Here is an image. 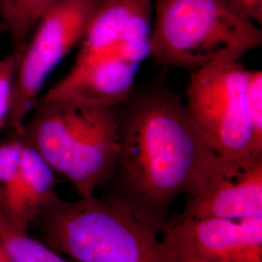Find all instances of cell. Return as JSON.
Wrapping results in <instances>:
<instances>
[{
  "label": "cell",
  "mask_w": 262,
  "mask_h": 262,
  "mask_svg": "<svg viewBox=\"0 0 262 262\" xmlns=\"http://www.w3.org/2000/svg\"><path fill=\"white\" fill-rule=\"evenodd\" d=\"M2 32H5V28H4L2 23H1V20H0V33H2Z\"/></svg>",
  "instance_id": "obj_18"
},
{
  "label": "cell",
  "mask_w": 262,
  "mask_h": 262,
  "mask_svg": "<svg viewBox=\"0 0 262 262\" xmlns=\"http://www.w3.org/2000/svg\"><path fill=\"white\" fill-rule=\"evenodd\" d=\"M262 217V159L235 163L223 159L220 167L184 210L167 224L203 219L248 220ZM166 224V225H167Z\"/></svg>",
  "instance_id": "obj_9"
},
{
  "label": "cell",
  "mask_w": 262,
  "mask_h": 262,
  "mask_svg": "<svg viewBox=\"0 0 262 262\" xmlns=\"http://www.w3.org/2000/svg\"><path fill=\"white\" fill-rule=\"evenodd\" d=\"M232 8L245 19L262 25V0H228Z\"/></svg>",
  "instance_id": "obj_16"
},
{
  "label": "cell",
  "mask_w": 262,
  "mask_h": 262,
  "mask_svg": "<svg viewBox=\"0 0 262 262\" xmlns=\"http://www.w3.org/2000/svg\"><path fill=\"white\" fill-rule=\"evenodd\" d=\"M150 56L189 73L221 59L240 60L262 46L260 28L228 0H157Z\"/></svg>",
  "instance_id": "obj_5"
},
{
  "label": "cell",
  "mask_w": 262,
  "mask_h": 262,
  "mask_svg": "<svg viewBox=\"0 0 262 262\" xmlns=\"http://www.w3.org/2000/svg\"><path fill=\"white\" fill-rule=\"evenodd\" d=\"M99 0H60L41 17L18 59L7 124L19 136L48 77L81 42Z\"/></svg>",
  "instance_id": "obj_7"
},
{
  "label": "cell",
  "mask_w": 262,
  "mask_h": 262,
  "mask_svg": "<svg viewBox=\"0 0 262 262\" xmlns=\"http://www.w3.org/2000/svg\"><path fill=\"white\" fill-rule=\"evenodd\" d=\"M151 0H99L75 63L43 97L119 105L150 56Z\"/></svg>",
  "instance_id": "obj_2"
},
{
  "label": "cell",
  "mask_w": 262,
  "mask_h": 262,
  "mask_svg": "<svg viewBox=\"0 0 262 262\" xmlns=\"http://www.w3.org/2000/svg\"><path fill=\"white\" fill-rule=\"evenodd\" d=\"M35 224L44 243L78 262H170L158 232L129 211L92 197H55Z\"/></svg>",
  "instance_id": "obj_4"
},
{
  "label": "cell",
  "mask_w": 262,
  "mask_h": 262,
  "mask_svg": "<svg viewBox=\"0 0 262 262\" xmlns=\"http://www.w3.org/2000/svg\"><path fill=\"white\" fill-rule=\"evenodd\" d=\"M245 73L238 59H221L201 67L190 73L185 103L216 155L235 163L262 159L247 111Z\"/></svg>",
  "instance_id": "obj_6"
},
{
  "label": "cell",
  "mask_w": 262,
  "mask_h": 262,
  "mask_svg": "<svg viewBox=\"0 0 262 262\" xmlns=\"http://www.w3.org/2000/svg\"><path fill=\"white\" fill-rule=\"evenodd\" d=\"M70 181L80 197L112 177L120 150L119 105L42 99L19 135Z\"/></svg>",
  "instance_id": "obj_3"
},
{
  "label": "cell",
  "mask_w": 262,
  "mask_h": 262,
  "mask_svg": "<svg viewBox=\"0 0 262 262\" xmlns=\"http://www.w3.org/2000/svg\"><path fill=\"white\" fill-rule=\"evenodd\" d=\"M0 262H13L1 245H0Z\"/></svg>",
  "instance_id": "obj_17"
},
{
  "label": "cell",
  "mask_w": 262,
  "mask_h": 262,
  "mask_svg": "<svg viewBox=\"0 0 262 262\" xmlns=\"http://www.w3.org/2000/svg\"><path fill=\"white\" fill-rule=\"evenodd\" d=\"M162 232L170 262H262V217L185 221Z\"/></svg>",
  "instance_id": "obj_8"
},
{
  "label": "cell",
  "mask_w": 262,
  "mask_h": 262,
  "mask_svg": "<svg viewBox=\"0 0 262 262\" xmlns=\"http://www.w3.org/2000/svg\"><path fill=\"white\" fill-rule=\"evenodd\" d=\"M28 225L0 200V245L13 262H68L49 246L29 236Z\"/></svg>",
  "instance_id": "obj_11"
},
{
  "label": "cell",
  "mask_w": 262,
  "mask_h": 262,
  "mask_svg": "<svg viewBox=\"0 0 262 262\" xmlns=\"http://www.w3.org/2000/svg\"><path fill=\"white\" fill-rule=\"evenodd\" d=\"M119 156L103 200L157 232L164 229L175 199L193 195L223 161L164 81L134 86L119 104Z\"/></svg>",
  "instance_id": "obj_1"
},
{
  "label": "cell",
  "mask_w": 262,
  "mask_h": 262,
  "mask_svg": "<svg viewBox=\"0 0 262 262\" xmlns=\"http://www.w3.org/2000/svg\"><path fill=\"white\" fill-rule=\"evenodd\" d=\"M18 59L14 53L0 58V131L7 124Z\"/></svg>",
  "instance_id": "obj_14"
},
{
  "label": "cell",
  "mask_w": 262,
  "mask_h": 262,
  "mask_svg": "<svg viewBox=\"0 0 262 262\" xmlns=\"http://www.w3.org/2000/svg\"><path fill=\"white\" fill-rule=\"evenodd\" d=\"M60 0H0V20L19 57L32 30L48 10Z\"/></svg>",
  "instance_id": "obj_12"
},
{
  "label": "cell",
  "mask_w": 262,
  "mask_h": 262,
  "mask_svg": "<svg viewBox=\"0 0 262 262\" xmlns=\"http://www.w3.org/2000/svg\"><path fill=\"white\" fill-rule=\"evenodd\" d=\"M191 262H199V261H191Z\"/></svg>",
  "instance_id": "obj_19"
},
{
  "label": "cell",
  "mask_w": 262,
  "mask_h": 262,
  "mask_svg": "<svg viewBox=\"0 0 262 262\" xmlns=\"http://www.w3.org/2000/svg\"><path fill=\"white\" fill-rule=\"evenodd\" d=\"M245 98L256 147L262 150V71L246 69Z\"/></svg>",
  "instance_id": "obj_13"
},
{
  "label": "cell",
  "mask_w": 262,
  "mask_h": 262,
  "mask_svg": "<svg viewBox=\"0 0 262 262\" xmlns=\"http://www.w3.org/2000/svg\"><path fill=\"white\" fill-rule=\"evenodd\" d=\"M24 146L25 142L19 136L0 142V190L16 177Z\"/></svg>",
  "instance_id": "obj_15"
},
{
  "label": "cell",
  "mask_w": 262,
  "mask_h": 262,
  "mask_svg": "<svg viewBox=\"0 0 262 262\" xmlns=\"http://www.w3.org/2000/svg\"><path fill=\"white\" fill-rule=\"evenodd\" d=\"M55 187V171L25 143L19 171L9 185L0 190V200L13 215L29 226L41 209L57 196Z\"/></svg>",
  "instance_id": "obj_10"
}]
</instances>
